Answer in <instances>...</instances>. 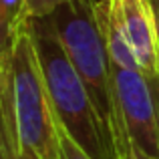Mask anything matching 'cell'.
<instances>
[{"mask_svg":"<svg viewBox=\"0 0 159 159\" xmlns=\"http://www.w3.org/2000/svg\"><path fill=\"white\" fill-rule=\"evenodd\" d=\"M0 135L39 159H62L61 127L40 70L30 18L0 51Z\"/></svg>","mask_w":159,"mask_h":159,"instance_id":"cell-1","label":"cell"},{"mask_svg":"<svg viewBox=\"0 0 159 159\" xmlns=\"http://www.w3.org/2000/svg\"><path fill=\"white\" fill-rule=\"evenodd\" d=\"M30 30L61 131L91 159H117L111 129L62 48L51 18H30Z\"/></svg>","mask_w":159,"mask_h":159,"instance_id":"cell-2","label":"cell"},{"mask_svg":"<svg viewBox=\"0 0 159 159\" xmlns=\"http://www.w3.org/2000/svg\"><path fill=\"white\" fill-rule=\"evenodd\" d=\"M51 22L73 66L87 85L101 117L111 129L113 117V79L111 57L107 51L97 0H75L54 10Z\"/></svg>","mask_w":159,"mask_h":159,"instance_id":"cell-3","label":"cell"},{"mask_svg":"<svg viewBox=\"0 0 159 159\" xmlns=\"http://www.w3.org/2000/svg\"><path fill=\"white\" fill-rule=\"evenodd\" d=\"M111 133H123L137 149L159 157V81L111 62Z\"/></svg>","mask_w":159,"mask_h":159,"instance_id":"cell-4","label":"cell"},{"mask_svg":"<svg viewBox=\"0 0 159 159\" xmlns=\"http://www.w3.org/2000/svg\"><path fill=\"white\" fill-rule=\"evenodd\" d=\"M111 10L141 70L159 81V44L151 0H111Z\"/></svg>","mask_w":159,"mask_h":159,"instance_id":"cell-5","label":"cell"},{"mask_svg":"<svg viewBox=\"0 0 159 159\" xmlns=\"http://www.w3.org/2000/svg\"><path fill=\"white\" fill-rule=\"evenodd\" d=\"M28 18L24 0H0V51L10 44L16 28Z\"/></svg>","mask_w":159,"mask_h":159,"instance_id":"cell-6","label":"cell"},{"mask_svg":"<svg viewBox=\"0 0 159 159\" xmlns=\"http://www.w3.org/2000/svg\"><path fill=\"white\" fill-rule=\"evenodd\" d=\"M69 2H75V0H24V10L28 18H44Z\"/></svg>","mask_w":159,"mask_h":159,"instance_id":"cell-7","label":"cell"},{"mask_svg":"<svg viewBox=\"0 0 159 159\" xmlns=\"http://www.w3.org/2000/svg\"><path fill=\"white\" fill-rule=\"evenodd\" d=\"M113 141H115V147H117V159H159V157H151L147 153H143L141 149H137L123 133H115Z\"/></svg>","mask_w":159,"mask_h":159,"instance_id":"cell-8","label":"cell"},{"mask_svg":"<svg viewBox=\"0 0 159 159\" xmlns=\"http://www.w3.org/2000/svg\"><path fill=\"white\" fill-rule=\"evenodd\" d=\"M0 159H39V157L24 151L20 143L0 135Z\"/></svg>","mask_w":159,"mask_h":159,"instance_id":"cell-9","label":"cell"},{"mask_svg":"<svg viewBox=\"0 0 159 159\" xmlns=\"http://www.w3.org/2000/svg\"><path fill=\"white\" fill-rule=\"evenodd\" d=\"M153 16H155V28H157V44H159V0H151Z\"/></svg>","mask_w":159,"mask_h":159,"instance_id":"cell-10","label":"cell"}]
</instances>
